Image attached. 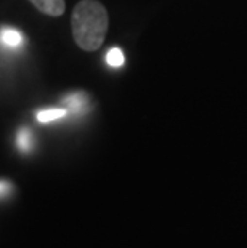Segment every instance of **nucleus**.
<instances>
[{
	"label": "nucleus",
	"instance_id": "obj_2",
	"mask_svg": "<svg viewBox=\"0 0 247 248\" xmlns=\"http://www.w3.org/2000/svg\"><path fill=\"white\" fill-rule=\"evenodd\" d=\"M35 8L49 16H61L66 10L65 0H29Z\"/></svg>",
	"mask_w": 247,
	"mask_h": 248
},
{
	"label": "nucleus",
	"instance_id": "obj_4",
	"mask_svg": "<svg viewBox=\"0 0 247 248\" xmlns=\"http://www.w3.org/2000/svg\"><path fill=\"white\" fill-rule=\"evenodd\" d=\"M65 103L72 112H82L88 104V99L83 93H74V94H69V96L65 99Z\"/></svg>",
	"mask_w": 247,
	"mask_h": 248
},
{
	"label": "nucleus",
	"instance_id": "obj_6",
	"mask_svg": "<svg viewBox=\"0 0 247 248\" xmlns=\"http://www.w3.org/2000/svg\"><path fill=\"white\" fill-rule=\"evenodd\" d=\"M67 114L66 109H47V110H40L37 112V120L39 122H51V120H58L61 117H65Z\"/></svg>",
	"mask_w": 247,
	"mask_h": 248
},
{
	"label": "nucleus",
	"instance_id": "obj_5",
	"mask_svg": "<svg viewBox=\"0 0 247 248\" xmlns=\"http://www.w3.org/2000/svg\"><path fill=\"white\" fill-rule=\"evenodd\" d=\"M16 144L23 152H29L34 144V136L29 128H21L16 135Z\"/></svg>",
	"mask_w": 247,
	"mask_h": 248
},
{
	"label": "nucleus",
	"instance_id": "obj_1",
	"mask_svg": "<svg viewBox=\"0 0 247 248\" xmlns=\"http://www.w3.org/2000/svg\"><path fill=\"white\" fill-rule=\"evenodd\" d=\"M108 12L98 0H81L72 12L71 29L74 42L85 51H95L108 34Z\"/></svg>",
	"mask_w": 247,
	"mask_h": 248
},
{
	"label": "nucleus",
	"instance_id": "obj_8",
	"mask_svg": "<svg viewBox=\"0 0 247 248\" xmlns=\"http://www.w3.org/2000/svg\"><path fill=\"white\" fill-rule=\"evenodd\" d=\"M12 192V184H10L8 181H0V197H3V195H7Z\"/></svg>",
	"mask_w": 247,
	"mask_h": 248
},
{
	"label": "nucleus",
	"instance_id": "obj_3",
	"mask_svg": "<svg viewBox=\"0 0 247 248\" xmlns=\"http://www.w3.org/2000/svg\"><path fill=\"white\" fill-rule=\"evenodd\" d=\"M0 40H2L3 45L10 46V48H18V46L23 45V35L18 29L15 28H3L0 31Z\"/></svg>",
	"mask_w": 247,
	"mask_h": 248
},
{
	"label": "nucleus",
	"instance_id": "obj_7",
	"mask_svg": "<svg viewBox=\"0 0 247 248\" xmlns=\"http://www.w3.org/2000/svg\"><path fill=\"white\" fill-rule=\"evenodd\" d=\"M124 61H125V58H124V53H122V50H120V48H111V50L108 51L106 62L111 67H120V66H124Z\"/></svg>",
	"mask_w": 247,
	"mask_h": 248
}]
</instances>
